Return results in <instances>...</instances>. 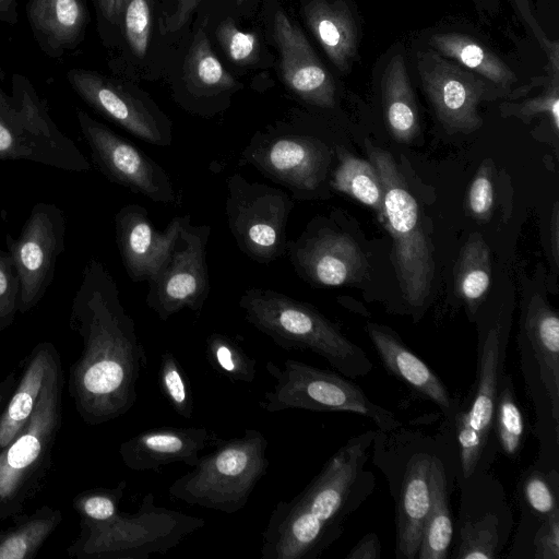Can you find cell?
<instances>
[{"label": "cell", "mask_w": 559, "mask_h": 559, "mask_svg": "<svg viewBox=\"0 0 559 559\" xmlns=\"http://www.w3.org/2000/svg\"><path fill=\"white\" fill-rule=\"evenodd\" d=\"M69 319L82 338L68 383L78 414L91 426L127 414L136 403L147 355L114 276L96 258L83 269Z\"/></svg>", "instance_id": "1"}, {"label": "cell", "mask_w": 559, "mask_h": 559, "mask_svg": "<svg viewBox=\"0 0 559 559\" xmlns=\"http://www.w3.org/2000/svg\"><path fill=\"white\" fill-rule=\"evenodd\" d=\"M377 430L349 438L290 500H280L262 532L261 559H317L344 532V521L376 489L365 468Z\"/></svg>", "instance_id": "2"}, {"label": "cell", "mask_w": 559, "mask_h": 559, "mask_svg": "<svg viewBox=\"0 0 559 559\" xmlns=\"http://www.w3.org/2000/svg\"><path fill=\"white\" fill-rule=\"evenodd\" d=\"M239 307L247 322L285 350H310L349 379L373 369L365 350L308 302L273 289L249 288Z\"/></svg>", "instance_id": "3"}, {"label": "cell", "mask_w": 559, "mask_h": 559, "mask_svg": "<svg viewBox=\"0 0 559 559\" xmlns=\"http://www.w3.org/2000/svg\"><path fill=\"white\" fill-rule=\"evenodd\" d=\"M444 440V435L437 440L402 426L377 430L373 461L386 477L395 503L396 559H417L431 503V463Z\"/></svg>", "instance_id": "4"}, {"label": "cell", "mask_w": 559, "mask_h": 559, "mask_svg": "<svg viewBox=\"0 0 559 559\" xmlns=\"http://www.w3.org/2000/svg\"><path fill=\"white\" fill-rule=\"evenodd\" d=\"M205 525L202 518L157 506L147 492L133 513L118 510L102 522L81 519L80 534L67 550L78 559H148L168 552Z\"/></svg>", "instance_id": "5"}, {"label": "cell", "mask_w": 559, "mask_h": 559, "mask_svg": "<svg viewBox=\"0 0 559 559\" xmlns=\"http://www.w3.org/2000/svg\"><path fill=\"white\" fill-rule=\"evenodd\" d=\"M521 371L535 412L539 441L536 464L558 469L559 456V316L540 294L522 313L518 336Z\"/></svg>", "instance_id": "6"}, {"label": "cell", "mask_w": 559, "mask_h": 559, "mask_svg": "<svg viewBox=\"0 0 559 559\" xmlns=\"http://www.w3.org/2000/svg\"><path fill=\"white\" fill-rule=\"evenodd\" d=\"M269 441L258 429L219 439L215 449L199 457L190 472L168 488L173 499L190 506L233 514L243 509L253 489L267 473Z\"/></svg>", "instance_id": "7"}, {"label": "cell", "mask_w": 559, "mask_h": 559, "mask_svg": "<svg viewBox=\"0 0 559 559\" xmlns=\"http://www.w3.org/2000/svg\"><path fill=\"white\" fill-rule=\"evenodd\" d=\"M366 148L383 188V211L379 221L393 240L391 259L400 289L412 311L418 313L431 292L432 247L424 230L417 201L391 153L368 140Z\"/></svg>", "instance_id": "8"}, {"label": "cell", "mask_w": 559, "mask_h": 559, "mask_svg": "<svg viewBox=\"0 0 559 559\" xmlns=\"http://www.w3.org/2000/svg\"><path fill=\"white\" fill-rule=\"evenodd\" d=\"M63 382L61 359H58L29 419L0 451V504L4 519L17 514L32 499L51 464L61 425Z\"/></svg>", "instance_id": "9"}, {"label": "cell", "mask_w": 559, "mask_h": 559, "mask_svg": "<svg viewBox=\"0 0 559 559\" xmlns=\"http://www.w3.org/2000/svg\"><path fill=\"white\" fill-rule=\"evenodd\" d=\"M11 94L0 86V160H27L85 173L91 164L55 123L34 85L13 74Z\"/></svg>", "instance_id": "10"}, {"label": "cell", "mask_w": 559, "mask_h": 559, "mask_svg": "<svg viewBox=\"0 0 559 559\" xmlns=\"http://www.w3.org/2000/svg\"><path fill=\"white\" fill-rule=\"evenodd\" d=\"M275 380L263 394L260 407L267 413L287 409L354 413L372 420L382 431L402 426L395 414L371 401L349 378L306 362L286 359L280 367L266 362Z\"/></svg>", "instance_id": "11"}, {"label": "cell", "mask_w": 559, "mask_h": 559, "mask_svg": "<svg viewBox=\"0 0 559 559\" xmlns=\"http://www.w3.org/2000/svg\"><path fill=\"white\" fill-rule=\"evenodd\" d=\"M334 148L297 121L258 131L239 157L264 177L289 190L294 198L317 197L324 190Z\"/></svg>", "instance_id": "12"}, {"label": "cell", "mask_w": 559, "mask_h": 559, "mask_svg": "<svg viewBox=\"0 0 559 559\" xmlns=\"http://www.w3.org/2000/svg\"><path fill=\"white\" fill-rule=\"evenodd\" d=\"M293 207L283 189L248 181L239 174L227 179L229 230L240 251L258 263L267 264L286 254V226Z\"/></svg>", "instance_id": "13"}, {"label": "cell", "mask_w": 559, "mask_h": 559, "mask_svg": "<svg viewBox=\"0 0 559 559\" xmlns=\"http://www.w3.org/2000/svg\"><path fill=\"white\" fill-rule=\"evenodd\" d=\"M490 464H479L459 484L461 504L454 524L455 559H496L513 528L507 493L490 472Z\"/></svg>", "instance_id": "14"}, {"label": "cell", "mask_w": 559, "mask_h": 559, "mask_svg": "<svg viewBox=\"0 0 559 559\" xmlns=\"http://www.w3.org/2000/svg\"><path fill=\"white\" fill-rule=\"evenodd\" d=\"M64 236L63 211L46 202L32 207L17 238L5 235L7 251L20 281V313L36 307L51 285L57 259L64 250Z\"/></svg>", "instance_id": "15"}, {"label": "cell", "mask_w": 559, "mask_h": 559, "mask_svg": "<svg viewBox=\"0 0 559 559\" xmlns=\"http://www.w3.org/2000/svg\"><path fill=\"white\" fill-rule=\"evenodd\" d=\"M210 225L188 222L164 269L148 284L145 302L162 321L188 308L200 312L210 293L206 245Z\"/></svg>", "instance_id": "16"}, {"label": "cell", "mask_w": 559, "mask_h": 559, "mask_svg": "<svg viewBox=\"0 0 559 559\" xmlns=\"http://www.w3.org/2000/svg\"><path fill=\"white\" fill-rule=\"evenodd\" d=\"M76 118L93 163L109 181L157 203L176 201L170 177L160 165L84 110L78 109Z\"/></svg>", "instance_id": "17"}, {"label": "cell", "mask_w": 559, "mask_h": 559, "mask_svg": "<svg viewBox=\"0 0 559 559\" xmlns=\"http://www.w3.org/2000/svg\"><path fill=\"white\" fill-rule=\"evenodd\" d=\"M72 90L95 111L140 140L157 146L173 142L171 121L148 99L127 85L85 69H70Z\"/></svg>", "instance_id": "18"}, {"label": "cell", "mask_w": 559, "mask_h": 559, "mask_svg": "<svg viewBox=\"0 0 559 559\" xmlns=\"http://www.w3.org/2000/svg\"><path fill=\"white\" fill-rule=\"evenodd\" d=\"M417 66L424 91L449 133L481 128L477 106L489 96L486 80L431 49L417 52Z\"/></svg>", "instance_id": "19"}, {"label": "cell", "mask_w": 559, "mask_h": 559, "mask_svg": "<svg viewBox=\"0 0 559 559\" xmlns=\"http://www.w3.org/2000/svg\"><path fill=\"white\" fill-rule=\"evenodd\" d=\"M296 273L306 282L336 287L359 282L367 261L352 237L324 225L311 224L287 252Z\"/></svg>", "instance_id": "20"}, {"label": "cell", "mask_w": 559, "mask_h": 559, "mask_svg": "<svg viewBox=\"0 0 559 559\" xmlns=\"http://www.w3.org/2000/svg\"><path fill=\"white\" fill-rule=\"evenodd\" d=\"M191 221L189 214L175 216L158 230L140 204H127L115 215L118 250L133 282L152 281L166 265L181 228Z\"/></svg>", "instance_id": "21"}, {"label": "cell", "mask_w": 559, "mask_h": 559, "mask_svg": "<svg viewBox=\"0 0 559 559\" xmlns=\"http://www.w3.org/2000/svg\"><path fill=\"white\" fill-rule=\"evenodd\" d=\"M273 32L286 86L309 105L333 108L336 100L333 78L322 66L305 34L282 10L274 15Z\"/></svg>", "instance_id": "22"}, {"label": "cell", "mask_w": 559, "mask_h": 559, "mask_svg": "<svg viewBox=\"0 0 559 559\" xmlns=\"http://www.w3.org/2000/svg\"><path fill=\"white\" fill-rule=\"evenodd\" d=\"M218 440V436L205 427H156L123 441L119 454L123 464L135 472H158L174 463L193 467L200 453Z\"/></svg>", "instance_id": "23"}, {"label": "cell", "mask_w": 559, "mask_h": 559, "mask_svg": "<svg viewBox=\"0 0 559 559\" xmlns=\"http://www.w3.org/2000/svg\"><path fill=\"white\" fill-rule=\"evenodd\" d=\"M365 329L384 369L413 394L433 403L450 421L462 402L450 393L439 376L389 326L368 322Z\"/></svg>", "instance_id": "24"}, {"label": "cell", "mask_w": 559, "mask_h": 559, "mask_svg": "<svg viewBox=\"0 0 559 559\" xmlns=\"http://www.w3.org/2000/svg\"><path fill=\"white\" fill-rule=\"evenodd\" d=\"M27 21L41 51L59 58L84 38L88 11L84 0H27Z\"/></svg>", "instance_id": "25"}, {"label": "cell", "mask_w": 559, "mask_h": 559, "mask_svg": "<svg viewBox=\"0 0 559 559\" xmlns=\"http://www.w3.org/2000/svg\"><path fill=\"white\" fill-rule=\"evenodd\" d=\"M445 440L435 454L430 469L431 503L426 518L417 559H448L454 536V522L449 504V471L454 474L455 451ZM454 476V475H453ZM455 477V476H454Z\"/></svg>", "instance_id": "26"}, {"label": "cell", "mask_w": 559, "mask_h": 559, "mask_svg": "<svg viewBox=\"0 0 559 559\" xmlns=\"http://www.w3.org/2000/svg\"><path fill=\"white\" fill-rule=\"evenodd\" d=\"M58 359L60 356L49 342L38 343L31 352L19 384L0 412V451L29 419L47 376Z\"/></svg>", "instance_id": "27"}, {"label": "cell", "mask_w": 559, "mask_h": 559, "mask_svg": "<svg viewBox=\"0 0 559 559\" xmlns=\"http://www.w3.org/2000/svg\"><path fill=\"white\" fill-rule=\"evenodd\" d=\"M306 22L340 71L350 69L357 49V29L343 1L312 0L304 10Z\"/></svg>", "instance_id": "28"}, {"label": "cell", "mask_w": 559, "mask_h": 559, "mask_svg": "<svg viewBox=\"0 0 559 559\" xmlns=\"http://www.w3.org/2000/svg\"><path fill=\"white\" fill-rule=\"evenodd\" d=\"M381 95L384 120L392 136L401 143L412 142L420 129L419 115L401 53L395 55L384 70Z\"/></svg>", "instance_id": "29"}, {"label": "cell", "mask_w": 559, "mask_h": 559, "mask_svg": "<svg viewBox=\"0 0 559 559\" xmlns=\"http://www.w3.org/2000/svg\"><path fill=\"white\" fill-rule=\"evenodd\" d=\"M437 52L478 74L495 88L509 91L518 81L510 67L481 43L459 33H440L430 39Z\"/></svg>", "instance_id": "30"}, {"label": "cell", "mask_w": 559, "mask_h": 559, "mask_svg": "<svg viewBox=\"0 0 559 559\" xmlns=\"http://www.w3.org/2000/svg\"><path fill=\"white\" fill-rule=\"evenodd\" d=\"M183 81L194 98H212L235 91L238 83L214 53L202 28L193 36L183 62Z\"/></svg>", "instance_id": "31"}, {"label": "cell", "mask_w": 559, "mask_h": 559, "mask_svg": "<svg viewBox=\"0 0 559 559\" xmlns=\"http://www.w3.org/2000/svg\"><path fill=\"white\" fill-rule=\"evenodd\" d=\"M454 277L455 294L474 320L491 284L490 250L480 234H471L462 247Z\"/></svg>", "instance_id": "32"}, {"label": "cell", "mask_w": 559, "mask_h": 559, "mask_svg": "<svg viewBox=\"0 0 559 559\" xmlns=\"http://www.w3.org/2000/svg\"><path fill=\"white\" fill-rule=\"evenodd\" d=\"M334 153L337 165L329 181L330 187L371 207L379 218L383 211V188L376 167L341 145H335Z\"/></svg>", "instance_id": "33"}, {"label": "cell", "mask_w": 559, "mask_h": 559, "mask_svg": "<svg viewBox=\"0 0 559 559\" xmlns=\"http://www.w3.org/2000/svg\"><path fill=\"white\" fill-rule=\"evenodd\" d=\"M62 521V512L43 506L0 531V559H33Z\"/></svg>", "instance_id": "34"}, {"label": "cell", "mask_w": 559, "mask_h": 559, "mask_svg": "<svg viewBox=\"0 0 559 559\" xmlns=\"http://www.w3.org/2000/svg\"><path fill=\"white\" fill-rule=\"evenodd\" d=\"M492 433L498 451L510 460H516L527 436V426L511 374L504 373L499 382L493 406Z\"/></svg>", "instance_id": "35"}, {"label": "cell", "mask_w": 559, "mask_h": 559, "mask_svg": "<svg viewBox=\"0 0 559 559\" xmlns=\"http://www.w3.org/2000/svg\"><path fill=\"white\" fill-rule=\"evenodd\" d=\"M445 424L451 428L453 437L456 483L468 478L479 464L492 463L498 448L487 443L481 435L472 427L463 402L454 417Z\"/></svg>", "instance_id": "36"}, {"label": "cell", "mask_w": 559, "mask_h": 559, "mask_svg": "<svg viewBox=\"0 0 559 559\" xmlns=\"http://www.w3.org/2000/svg\"><path fill=\"white\" fill-rule=\"evenodd\" d=\"M516 489L522 513L543 521L559 510L558 469L545 471L534 463L522 473Z\"/></svg>", "instance_id": "37"}, {"label": "cell", "mask_w": 559, "mask_h": 559, "mask_svg": "<svg viewBox=\"0 0 559 559\" xmlns=\"http://www.w3.org/2000/svg\"><path fill=\"white\" fill-rule=\"evenodd\" d=\"M205 358L217 373L231 382L251 383L255 379L257 359L226 334L213 332L206 337Z\"/></svg>", "instance_id": "38"}, {"label": "cell", "mask_w": 559, "mask_h": 559, "mask_svg": "<svg viewBox=\"0 0 559 559\" xmlns=\"http://www.w3.org/2000/svg\"><path fill=\"white\" fill-rule=\"evenodd\" d=\"M162 395L175 413L186 419L193 414V395L188 376L171 352H164L157 372Z\"/></svg>", "instance_id": "39"}, {"label": "cell", "mask_w": 559, "mask_h": 559, "mask_svg": "<svg viewBox=\"0 0 559 559\" xmlns=\"http://www.w3.org/2000/svg\"><path fill=\"white\" fill-rule=\"evenodd\" d=\"M119 16L130 49L136 57H144L151 38L153 0H119Z\"/></svg>", "instance_id": "40"}, {"label": "cell", "mask_w": 559, "mask_h": 559, "mask_svg": "<svg viewBox=\"0 0 559 559\" xmlns=\"http://www.w3.org/2000/svg\"><path fill=\"white\" fill-rule=\"evenodd\" d=\"M127 481L121 480L115 487L84 490L73 499V508L81 519L102 522L114 516L119 510Z\"/></svg>", "instance_id": "41"}, {"label": "cell", "mask_w": 559, "mask_h": 559, "mask_svg": "<svg viewBox=\"0 0 559 559\" xmlns=\"http://www.w3.org/2000/svg\"><path fill=\"white\" fill-rule=\"evenodd\" d=\"M504 116H515L527 122L537 115L546 114L556 133L559 131V74H552L548 87L538 96L519 104H502Z\"/></svg>", "instance_id": "42"}, {"label": "cell", "mask_w": 559, "mask_h": 559, "mask_svg": "<svg viewBox=\"0 0 559 559\" xmlns=\"http://www.w3.org/2000/svg\"><path fill=\"white\" fill-rule=\"evenodd\" d=\"M493 173L495 165L492 159H484L473 177L467 191V212L478 222H488L492 216L495 206Z\"/></svg>", "instance_id": "43"}, {"label": "cell", "mask_w": 559, "mask_h": 559, "mask_svg": "<svg viewBox=\"0 0 559 559\" xmlns=\"http://www.w3.org/2000/svg\"><path fill=\"white\" fill-rule=\"evenodd\" d=\"M216 37L227 57L237 64H249L259 58L260 44L255 34L239 29L230 19L218 25Z\"/></svg>", "instance_id": "44"}, {"label": "cell", "mask_w": 559, "mask_h": 559, "mask_svg": "<svg viewBox=\"0 0 559 559\" xmlns=\"http://www.w3.org/2000/svg\"><path fill=\"white\" fill-rule=\"evenodd\" d=\"M20 281L8 251L0 249V333L9 328L19 312Z\"/></svg>", "instance_id": "45"}, {"label": "cell", "mask_w": 559, "mask_h": 559, "mask_svg": "<svg viewBox=\"0 0 559 559\" xmlns=\"http://www.w3.org/2000/svg\"><path fill=\"white\" fill-rule=\"evenodd\" d=\"M533 559H559V510L538 525L533 538Z\"/></svg>", "instance_id": "46"}, {"label": "cell", "mask_w": 559, "mask_h": 559, "mask_svg": "<svg viewBox=\"0 0 559 559\" xmlns=\"http://www.w3.org/2000/svg\"><path fill=\"white\" fill-rule=\"evenodd\" d=\"M202 0H177L173 13H170L160 26L164 33H174L180 29L190 19Z\"/></svg>", "instance_id": "47"}, {"label": "cell", "mask_w": 559, "mask_h": 559, "mask_svg": "<svg viewBox=\"0 0 559 559\" xmlns=\"http://www.w3.org/2000/svg\"><path fill=\"white\" fill-rule=\"evenodd\" d=\"M516 9L523 19V21L527 24V26L532 29L535 37L537 38L540 46L544 48V50L547 52V55H550L554 52V50H558V43L551 41L546 36L543 28L539 26V24L536 22L528 3V0H513Z\"/></svg>", "instance_id": "48"}, {"label": "cell", "mask_w": 559, "mask_h": 559, "mask_svg": "<svg viewBox=\"0 0 559 559\" xmlns=\"http://www.w3.org/2000/svg\"><path fill=\"white\" fill-rule=\"evenodd\" d=\"M381 545L376 533L364 535L345 556V559H380Z\"/></svg>", "instance_id": "49"}, {"label": "cell", "mask_w": 559, "mask_h": 559, "mask_svg": "<svg viewBox=\"0 0 559 559\" xmlns=\"http://www.w3.org/2000/svg\"><path fill=\"white\" fill-rule=\"evenodd\" d=\"M550 253L555 266L559 264V205L555 202L550 218Z\"/></svg>", "instance_id": "50"}, {"label": "cell", "mask_w": 559, "mask_h": 559, "mask_svg": "<svg viewBox=\"0 0 559 559\" xmlns=\"http://www.w3.org/2000/svg\"><path fill=\"white\" fill-rule=\"evenodd\" d=\"M100 14L111 24L119 26V0H94Z\"/></svg>", "instance_id": "51"}, {"label": "cell", "mask_w": 559, "mask_h": 559, "mask_svg": "<svg viewBox=\"0 0 559 559\" xmlns=\"http://www.w3.org/2000/svg\"><path fill=\"white\" fill-rule=\"evenodd\" d=\"M19 20L16 0H0V21L15 25Z\"/></svg>", "instance_id": "52"}, {"label": "cell", "mask_w": 559, "mask_h": 559, "mask_svg": "<svg viewBox=\"0 0 559 559\" xmlns=\"http://www.w3.org/2000/svg\"><path fill=\"white\" fill-rule=\"evenodd\" d=\"M16 385L15 373L12 371L5 376V378L0 381V412L3 408V405L7 403L10 394L13 392Z\"/></svg>", "instance_id": "53"}, {"label": "cell", "mask_w": 559, "mask_h": 559, "mask_svg": "<svg viewBox=\"0 0 559 559\" xmlns=\"http://www.w3.org/2000/svg\"><path fill=\"white\" fill-rule=\"evenodd\" d=\"M4 520V516L2 514L1 504H0V521Z\"/></svg>", "instance_id": "54"}]
</instances>
